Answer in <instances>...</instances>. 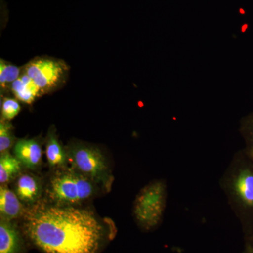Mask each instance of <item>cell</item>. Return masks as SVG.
Returning a JSON list of instances; mask_svg holds the SVG:
<instances>
[{"label":"cell","mask_w":253,"mask_h":253,"mask_svg":"<svg viewBox=\"0 0 253 253\" xmlns=\"http://www.w3.org/2000/svg\"><path fill=\"white\" fill-rule=\"evenodd\" d=\"M240 131L246 142L244 149L253 158V113L241 120Z\"/></svg>","instance_id":"16"},{"label":"cell","mask_w":253,"mask_h":253,"mask_svg":"<svg viewBox=\"0 0 253 253\" xmlns=\"http://www.w3.org/2000/svg\"><path fill=\"white\" fill-rule=\"evenodd\" d=\"M14 154L24 167L35 169L41 165L42 149L37 139H19L15 143Z\"/></svg>","instance_id":"7"},{"label":"cell","mask_w":253,"mask_h":253,"mask_svg":"<svg viewBox=\"0 0 253 253\" xmlns=\"http://www.w3.org/2000/svg\"><path fill=\"white\" fill-rule=\"evenodd\" d=\"M245 244L253 246V225L244 231Z\"/></svg>","instance_id":"18"},{"label":"cell","mask_w":253,"mask_h":253,"mask_svg":"<svg viewBox=\"0 0 253 253\" xmlns=\"http://www.w3.org/2000/svg\"><path fill=\"white\" fill-rule=\"evenodd\" d=\"M68 69L67 64L61 60L38 57L28 63L22 71L35 82L43 94L63 84L67 77Z\"/></svg>","instance_id":"6"},{"label":"cell","mask_w":253,"mask_h":253,"mask_svg":"<svg viewBox=\"0 0 253 253\" xmlns=\"http://www.w3.org/2000/svg\"><path fill=\"white\" fill-rule=\"evenodd\" d=\"M241 253H253V246L245 244L244 251Z\"/></svg>","instance_id":"19"},{"label":"cell","mask_w":253,"mask_h":253,"mask_svg":"<svg viewBox=\"0 0 253 253\" xmlns=\"http://www.w3.org/2000/svg\"><path fill=\"white\" fill-rule=\"evenodd\" d=\"M22 163L17 158L8 152L1 154L0 156V182L1 185L18 176L21 171Z\"/></svg>","instance_id":"13"},{"label":"cell","mask_w":253,"mask_h":253,"mask_svg":"<svg viewBox=\"0 0 253 253\" xmlns=\"http://www.w3.org/2000/svg\"><path fill=\"white\" fill-rule=\"evenodd\" d=\"M219 186L243 231L247 230L253 225V158L244 149L233 156Z\"/></svg>","instance_id":"2"},{"label":"cell","mask_w":253,"mask_h":253,"mask_svg":"<svg viewBox=\"0 0 253 253\" xmlns=\"http://www.w3.org/2000/svg\"><path fill=\"white\" fill-rule=\"evenodd\" d=\"M97 184L72 168L56 169L46 188L48 197L55 205L76 206L92 197Z\"/></svg>","instance_id":"3"},{"label":"cell","mask_w":253,"mask_h":253,"mask_svg":"<svg viewBox=\"0 0 253 253\" xmlns=\"http://www.w3.org/2000/svg\"><path fill=\"white\" fill-rule=\"evenodd\" d=\"M21 239L16 226L11 221L1 218L0 222V253H18Z\"/></svg>","instance_id":"12"},{"label":"cell","mask_w":253,"mask_h":253,"mask_svg":"<svg viewBox=\"0 0 253 253\" xmlns=\"http://www.w3.org/2000/svg\"><path fill=\"white\" fill-rule=\"evenodd\" d=\"M14 186L15 194L21 202L33 204L41 197V181L33 174H23L17 176Z\"/></svg>","instance_id":"8"},{"label":"cell","mask_w":253,"mask_h":253,"mask_svg":"<svg viewBox=\"0 0 253 253\" xmlns=\"http://www.w3.org/2000/svg\"><path fill=\"white\" fill-rule=\"evenodd\" d=\"M21 111V106L16 99L4 97L1 101V118L6 121H11L16 117Z\"/></svg>","instance_id":"17"},{"label":"cell","mask_w":253,"mask_h":253,"mask_svg":"<svg viewBox=\"0 0 253 253\" xmlns=\"http://www.w3.org/2000/svg\"><path fill=\"white\" fill-rule=\"evenodd\" d=\"M45 147L46 159L50 167L56 169L68 167L67 149L60 143L54 128H51L48 132Z\"/></svg>","instance_id":"9"},{"label":"cell","mask_w":253,"mask_h":253,"mask_svg":"<svg viewBox=\"0 0 253 253\" xmlns=\"http://www.w3.org/2000/svg\"><path fill=\"white\" fill-rule=\"evenodd\" d=\"M11 90L16 99L24 104H31L38 96L42 94L35 82L24 72L12 83Z\"/></svg>","instance_id":"10"},{"label":"cell","mask_w":253,"mask_h":253,"mask_svg":"<svg viewBox=\"0 0 253 253\" xmlns=\"http://www.w3.org/2000/svg\"><path fill=\"white\" fill-rule=\"evenodd\" d=\"M22 70L21 68L6 62L1 59L0 61V87L1 92L11 89V86L21 76Z\"/></svg>","instance_id":"14"},{"label":"cell","mask_w":253,"mask_h":253,"mask_svg":"<svg viewBox=\"0 0 253 253\" xmlns=\"http://www.w3.org/2000/svg\"><path fill=\"white\" fill-rule=\"evenodd\" d=\"M14 126L9 121L1 118L0 121V152H8L15 142Z\"/></svg>","instance_id":"15"},{"label":"cell","mask_w":253,"mask_h":253,"mask_svg":"<svg viewBox=\"0 0 253 253\" xmlns=\"http://www.w3.org/2000/svg\"><path fill=\"white\" fill-rule=\"evenodd\" d=\"M23 229L45 253H96L104 236L102 225L90 211L55 204L28 211Z\"/></svg>","instance_id":"1"},{"label":"cell","mask_w":253,"mask_h":253,"mask_svg":"<svg viewBox=\"0 0 253 253\" xmlns=\"http://www.w3.org/2000/svg\"><path fill=\"white\" fill-rule=\"evenodd\" d=\"M66 149L71 168L87 176L106 191L111 190L113 176L106 157L97 147L74 144Z\"/></svg>","instance_id":"5"},{"label":"cell","mask_w":253,"mask_h":253,"mask_svg":"<svg viewBox=\"0 0 253 253\" xmlns=\"http://www.w3.org/2000/svg\"><path fill=\"white\" fill-rule=\"evenodd\" d=\"M168 202V185L163 179L146 184L136 195L132 212L136 224L145 231L156 229L162 223Z\"/></svg>","instance_id":"4"},{"label":"cell","mask_w":253,"mask_h":253,"mask_svg":"<svg viewBox=\"0 0 253 253\" xmlns=\"http://www.w3.org/2000/svg\"><path fill=\"white\" fill-rule=\"evenodd\" d=\"M23 212V205L14 191L6 186L0 187V213L1 218L11 221Z\"/></svg>","instance_id":"11"}]
</instances>
